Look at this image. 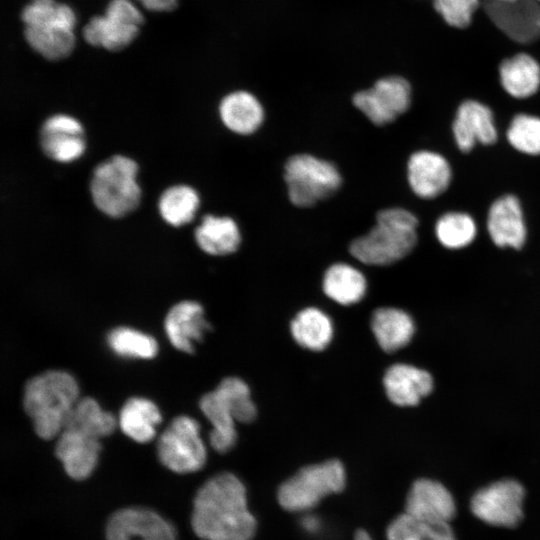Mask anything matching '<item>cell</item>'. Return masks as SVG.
I'll list each match as a JSON object with an SVG mask.
<instances>
[{"instance_id":"cell-1","label":"cell","mask_w":540,"mask_h":540,"mask_svg":"<svg viewBox=\"0 0 540 540\" xmlns=\"http://www.w3.org/2000/svg\"><path fill=\"white\" fill-rule=\"evenodd\" d=\"M191 524L203 540H252L257 523L242 481L229 472L208 479L195 495Z\"/></svg>"},{"instance_id":"cell-2","label":"cell","mask_w":540,"mask_h":540,"mask_svg":"<svg viewBox=\"0 0 540 540\" xmlns=\"http://www.w3.org/2000/svg\"><path fill=\"white\" fill-rule=\"evenodd\" d=\"M417 226L416 216L407 209H382L376 215L375 225L350 243L349 252L356 260L367 265L393 264L414 249Z\"/></svg>"},{"instance_id":"cell-3","label":"cell","mask_w":540,"mask_h":540,"mask_svg":"<svg viewBox=\"0 0 540 540\" xmlns=\"http://www.w3.org/2000/svg\"><path fill=\"white\" fill-rule=\"evenodd\" d=\"M78 399L79 387L75 378L62 370H50L26 383L23 404L37 435L49 440L61 433Z\"/></svg>"},{"instance_id":"cell-4","label":"cell","mask_w":540,"mask_h":540,"mask_svg":"<svg viewBox=\"0 0 540 540\" xmlns=\"http://www.w3.org/2000/svg\"><path fill=\"white\" fill-rule=\"evenodd\" d=\"M200 409L212 424L210 444L219 453L232 449L237 440L236 422L249 423L256 407L247 384L237 377L223 379L200 400Z\"/></svg>"},{"instance_id":"cell-5","label":"cell","mask_w":540,"mask_h":540,"mask_svg":"<svg viewBox=\"0 0 540 540\" xmlns=\"http://www.w3.org/2000/svg\"><path fill=\"white\" fill-rule=\"evenodd\" d=\"M21 18L27 43L44 58L60 60L73 50L76 18L68 5L56 0H32Z\"/></svg>"},{"instance_id":"cell-6","label":"cell","mask_w":540,"mask_h":540,"mask_svg":"<svg viewBox=\"0 0 540 540\" xmlns=\"http://www.w3.org/2000/svg\"><path fill=\"white\" fill-rule=\"evenodd\" d=\"M137 171V163L120 154L95 166L89 182L95 207L112 218H120L134 211L141 200Z\"/></svg>"},{"instance_id":"cell-7","label":"cell","mask_w":540,"mask_h":540,"mask_svg":"<svg viewBox=\"0 0 540 540\" xmlns=\"http://www.w3.org/2000/svg\"><path fill=\"white\" fill-rule=\"evenodd\" d=\"M283 178L290 202L297 207H311L334 195L342 185L337 166L308 153L290 156Z\"/></svg>"},{"instance_id":"cell-8","label":"cell","mask_w":540,"mask_h":540,"mask_svg":"<svg viewBox=\"0 0 540 540\" xmlns=\"http://www.w3.org/2000/svg\"><path fill=\"white\" fill-rule=\"evenodd\" d=\"M346 474L336 459L309 465L287 479L278 489L280 506L289 512H304L315 507L324 497L341 492Z\"/></svg>"},{"instance_id":"cell-9","label":"cell","mask_w":540,"mask_h":540,"mask_svg":"<svg viewBox=\"0 0 540 540\" xmlns=\"http://www.w3.org/2000/svg\"><path fill=\"white\" fill-rule=\"evenodd\" d=\"M161 463L176 473L200 470L206 462V447L196 420L181 415L162 432L157 443Z\"/></svg>"},{"instance_id":"cell-10","label":"cell","mask_w":540,"mask_h":540,"mask_svg":"<svg viewBox=\"0 0 540 540\" xmlns=\"http://www.w3.org/2000/svg\"><path fill=\"white\" fill-rule=\"evenodd\" d=\"M142 23L141 12L130 0H110L104 15L84 26L83 37L92 46L118 51L134 40Z\"/></svg>"},{"instance_id":"cell-11","label":"cell","mask_w":540,"mask_h":540,"mask_svg":"<svg viewBox=\"0 0 540 540\" xmlns=\"http://www.w3.org/2000/svg\"><path fill=\"white\" fill-rule=\"evenodd\" d=\"M523 486L512 479L494 482L479 489L472 497L473 515L486 524L514 528L523 519Z\"/></svg>"},{"instance_id":"cell-12","label":"cell","mask_w":540,"mask_h":540,"mask_svg":"<svg viewBox=\"0 0 540 540\" xmlns=\"http://www.w3.org/2000/svg\"><path fill=\"white\" fill-rule=\"evenodd\" d=\"M411 103V87L400 76H388L353 96L354 106L374 125L383 126L405 113Z\"/></svg>"},{"instance_id":"cell-13","label":"cell","mask_w":540,"mask_h":540,"mask_svg":"<svg viewBox=\"0 0 540 540\" xmlns=\"http://www.w3.org/2000/svg\"><path fill=\"white\" fill-rule=\"evenodd\" d=\"M483 9L491 22L509 39L530 44L540 38V2L485 0Z\"/></svg>"},{"instance_id":"cell-14","label":"cell","mask_w":540,"mask_h":540,"mask_svg":"<svg viewBox=\"0 0 540 540\" xmlns=\"http://www.w3.org/2000/svg\"><path fill=\"white\" fill-rule=\"evenodd\" d=\"M107 540H177L173 525L158 513L142 507L116 511L106 525Z\"/></svg>"},{"instance_id":"cell-15","label":"cell","mask_w":540,"mask_h":540,"mask_svg":"<svg viewBox=\"0 0 540 540\" xmlns=\"http://www.w3.org/2000/svg\"><path fill=\"white\" fill-rule=\"evenodd\" d=\"M39 142L48 158L62 163L75 161L86 149L83 126L66 114H55L43 122Z\"/></svg>"},{"instance_id":"cell-16","label":"cell","mask_w":540,"mask_h":540,"mask_svg":"<svg viewBox=\"0 0 540 540\" xmlns=\"http://www.w3.org/2000/svg\"><path fill=\"white\" fill-rule=\"evenodd\" d=\"M407 179L415 195L422 199H432L449 187L452 170L447 159L441 154L419 150L408 159Z\"/></svg>"},{"instance_id":"cell-17","label":"cell","mask_w":540,"mask_h":540,"mask_svg":"<svg viewBox=\"0 0 540 540\" xmlns=\"http://www.w3.org/2000/svg\"><path fill=\"white\" fill-rule=\"evenodd\" d=\"M452 132L462 152H469L477 143L489 145L497 140L491 109L476 100L461 103L453 121Z\"/></svg>"},{"instance_id":"cell-18","label":"cell","mask_w":540,"mask_h":540,"mask_svg":"<svg viewBox=\"0 0 540 540\" xmlns=\"http://www.w3.org/2000/svg\"><path fill=\"white\" fill-rule=\"evenodd\" d=\"M487 230L492 242L501 248L521 249L527 228L519 199L511 194L496 199L489 208Z\"/></svg>"},{"instance_id":"cell-19","label":"cell","mask_w":540,"mask_h":540,"mask_svg":"<svg viewBox=\"0 0 540 540\" xmlns=\"http://www.w3.org/2000/svg\"><path fill=\"white\" fill-rule=\"evenodd\" d=\"M456 511L452 494L437 481L418 479L407 494L405 512L417 518L450 523Z\"/></svg>"},{"instance_id":"cell-20","label":"cell","mask_w":540,"mask_h":540,"mask_svg":"<svg viewBox=\"0 0 540 540\" xmlns=\"http://www.w3.org/2000/svg\"><path fill=\"white\" fill-rule=\"evenodd\" d=\"M164 327L171 344L186 353H193L195 344L211 328L201 304L190 300L181 301L169 310Z\"/></svg>"},{"instance_id":"cell-21","label":"cell","mask_w":540,"mask_h":540,"mask_svg":"<svg viewBox=\"0 0 540 540\" xmlns=\"http://www.w3.org/2000/svg\"><path fill=\"white\" fill-rule=\"evenodd\" d=\"M100 451L99 439L66 429L59 434L55 447L66 473L75 480H84L92 474Z\"/></svg>"},{"instance_id":"cell-22","label":"cell","mask_w":540,"mask_h":540,"mask_svg":"<svg viewBox=\"0 0 540 540\" xmlns=\"http://www.w3.org/2000/svg\"><path fill=\"white\" fill-rule=\"evenodd\" d=\"M389 400L399 406H413L430 393L433 380L425 370L408 364L391 366L384 376Z\"/></svg>"},{"instance_id":"cell-23","label":"cell","mask_w":540,"mask_h":540,"mask_svg":"<svg viewBox=\"0 0 540 540\" xmlns=\"http://www.w3.org/2000/svg\"><path fill=\"white\" fill-rule=\"evenodd\" d=\"M219 116L224 126L238 135L255 133L264 121V108L252 93L231 92L219 104Z\"/></svg>"},{"instance_id":"cell-24","label":"cell","mask_w":540,"mask_h":540,"mask_svg":"<svg viewBox=\"0 0 540 540\" xmlns=\"http://www.w3.org/2000/svg\"><path fill=\"white\" fill-rule=\"evenodd\" d=\"M198 247L212 256H226L236 252L241 244V232L229 216L204 215L194 230Z\"/></svg>"},{"instance_id":"cell-25","label":"cell","mask_w":540,"mask_h":540,"mask_svg":"<svg viewBox=\"0 0 540 540\" xmlns=\"http://www.w3.org/2000/svg\"><path fill=\"white\" fill-rule=\"evenodd\" d=\"M500 83L512 97L524 99L540 88V65L527 53H518L503 60L499 66Z\"/></svg>"},{"instance_id":"cell-26","label":"cell","mask_w":540,"mask_h":540,"mask_svg":"<svg viewBox=\"0 0 540 540\" xmlns=\"http://www.w3.org/2000/svg\"><path fill=\"white\" fill-rule=\"evenodd\" d=\"M161 420V413L152 401L133 397L122 406L118 424L129 438L139 443H146L156 435V428Z\"/></svg>"},{"instance_id":"cell-27","label":"cell","mask_w":540,"mask_h":540,"mask_svg":"<svg viewBox=\"0 0 540 540\" xmlns=\"http://www.w3.org/2000/svg\"><path fill=\"white\" fill-rule=\"evenodd\" d=\"M371 328L378 344L387 352L404 347L414 334L412 318L406 312L391 307L374 311Z\"/></svg>"},{"instance_id":"cell-28","label":"cell","mask_w":540,"mask_h":540,"mask_svg":"<svg viewBox=\"0 0 540 540\" xmlns=\"http://www.w3.org/2000/svg\"><path fill=\"white\" fill-rule=\"evenodd\" d=\"M323 291L327 297L341 305L359 302L365 295L367 282L356 267L348 263H334L323 276Z\"/></svg>"},{"instance_id":"cell-29","label":"cell","mask_w":540,"mask_h":540,"mask_svg":"<svg viewBox=\"0 0 540 540\" xmlns=\"http://www.w3.org/2000/svg\"><path fill=\"white\" fill-rule=\"evenodd\" d=\"M116 425L113 414L104 411L95 399L84 397L78 399L70 410L63 430H73L100 439L113 433Z\"/></svg>"},{"instance_id":"cell-30","label":"cell","mask_w":540,"mask_h":540,"mask_svg":"<svg viewBox=\"0 0 540 540\" xmlns=\"http://www.w3.org/2000/svg\"><path fill=\"white\" fill-rule=\"evenodd\" d=\"M291 333L302 347L320 351L330 343L333 325L324 312L310 307L300 311L292 320Z\"/></svg>"},{"instance_id":"cell-31","label":"cell","mask_w":540,"mask_h":540,"mask_svg":"<svg viewBox=\"0 0 540 540\" xmlns=\"http://www.w3.org/2000/svg\"><path fill=\"white\" fill-rule=\"evenodd\" d=\"M387 540H457L448 522L430 521L406 512L394 518L386 529Z\"/></svg>"},{"instance_id":"cell-32","label":"cell","mask_w":540,"mask_h":540,"mask_svg":"<svg viewBox=\"0 0 540 540\" xmlns=\"http://www.w3.org/2000/svg\"><path fill=\"white\" fill-rule=\"evenodd\" d=\"M200 198L195 189L179 184L166 188L159 197L158 209L162 219L169 225L179 227L189 223L195 216Z\"/></svg>"},{"instance_id":"cell-33","label":"cell","mask_w":540,"mask_h":540,"mask_svg":"<svg viewBox=\"0 0 540 540\" xmlns=\"http://www.w3.org/2000/svg\"><path fill=\"white\" fill-rule=\"evenodd\" d=\"M476 234V222L465 212H447L435 223L436 238L447 249L456 250L467 247L474 241Z\"/></svg>"},{"instance_id":"cell-34","label":"cell","mask_w":540,"mask_h":540,"mask_svg":"<svg viewBox=\"0 0 540 540\" xmlns=\"http://www.w3.org/2000/svg\"><path fill=\"white\" fill-rule=\"evenodd\" d=\"M107 343L111 350L121 357L151 359L158 352L156 340L130 327H117L110 331Z\"/></svg>"},{"instance_id":"cell-35","label":"cell","mask_w":540,"mask_h":540,"mask_svg":"<svg viewBox=\"0 0 540 540\" xmlns=\"http://www.w3.org/2000/svg\"><path fill=\"white\" fill-rule=\"evenodd\" d=\"M507 140L517 151L527 155L540 154V118L519 113L513 117L507 129Z\"/></svg>"},{"instance_id":"cell-36","label":"cell","mask_w":540,"mask_h":540,"mask_svg":"<svg viewBox=\"0 0 540 540\" xmlns=\"http://www.w3.org/2000/svg\"><path fill=\"white\" fill-rule=\"evenodd\" d=\"M479 0H434V7L444 21L458 29L470 25Z\"/></svg>"},{"instance_id":"cell-37","label":"cell","mask_w":540,"mask_h":540,"mask_svg":"<svg viewBox=\"0 0 540 540\" xmlns=\"http://www.w3.org/2000/svg\"><path fill=\"white\" fill-rule=\"evenodd\" d=\"M147 10L156 12H167L177 6V0H137Z\"/></svg>"},{"instance_id":"cell-38","label":"cell","mask_w":540,"mask_h":540,"mask_svg":"<svg viewBox=\"0 0 540 540\" xmlns=\"http://www.w3.org/2000/svg\"><path fill=\"white\" fill-rule=\"evenodd\" d=\"M354 540H372L371 536L363 529L356 531L354 535Z\"/></svg>"},{"instance_id":"cell-39","label":"cell","mask_w":540,"mask_h":540,"mask_svg":"<svg viewBox=\"0 0 540 540\" xmlns=\"http://www.w3.org/2000/svg\"><path fill=\"white\" fill-rule=\"evenodd\" d=\"M490 1L505 2V1H512V0H490Z\"/></svg>"},{"instance_id":"cell-40","label":"cell","mask_w":540,"mask_h":540,"mask_svg":"<svg viewBox=\"0 0 540 540\" xmlns=\"http://www.w3.org/2000/svg\"><path fill=\"white\" fill-rule=\"evenodd\" d=\"M536 1L540 2V0H536Z\"/></svg>"}]
</instances>
